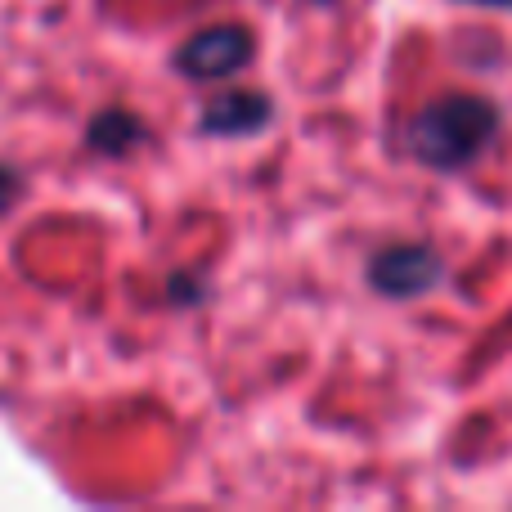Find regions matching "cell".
Masks as SVG:
<instances>
[{"label": "cell", "mask_w": 512, "mask_h": 512, "mask_svg": "<svg viewBox=\"0 0 512 512\" xmlns=\"http://www.w3.org/2000/svg\"><path fill=\"white\" fill-rule=\"evenodd\" d=\"M463 5H486V9H512V0H463Z\"/></svg>", "instance_id": "ba28073f"}, {"label": "cell", "mask_w": 512, "mask_h": 512, "mask_svg": "<svg viewBox=\"0 0 512 512\" xmlns=\"http://www.w3.org/2000/svg\"><path fill=\"white\" fill-rule=\"evenodd\" d=\"M324 5H333V0H324Z\"/></svg>", "instance_id": "9c48e42d"}, {"label": "cell", "mask_w": 512, "mask_h": 512, "mask_svg": "<svg viewBox=\"0 0 512 512\" xmlns=\"http://www.w3.org/2000/svg\"><path fill=\"white\" fill-rule=\"evenodd\" d=\"M499 131H504V113H499L495 99L441 95L418 108L405 140H409V153H414L423 167L459 171V167H472V162L499 140Z\"/></svg>", "instance_id": "6da1fadb"}, {"label": "cell", "mask_w": 512, "mask_h": 512, "mask_svg": "<svg viewBox=\"0 0 512 512\" xmlns=\"http://www.w3.org/2000/svg\"><path fill=\"white\" fill-rule=\"evenodd\" d=\"M144 126H140V117L135 113H126V108H104V113L90 122V131H86V140L95 144L99 153H113V158H122V153H131L135 144H144Z\"/></svg>", "instance_id": "5b68a950"}, {"label": "cell", "mask_w": 512, "mask_h": 512, "mask_svg": "<svg viewBox=\"0 0 512 512\" xmlns=\"http://www.w3.org/2000/svg\"><path fill=\"white\" fill-rule=\"evenodd\" d=\"M274 117V99L261 95V90H248V86H230L203 108V131L207 135H256L265 131Z\"/></svg>", "instance_id": "277c9868"}, {"label": "cell", "mask_w": 512, "mask_h": 512, "mask_svg": "<svg viewBox=\"0 0 512 512\" xmlns=\"http://www.w3.org/2000/svg\"><path fill=\"white\" fill-rule=\"evenodd\" d=\"M445 279V256L427 243H391V248L373 252L369 261V283L382 297L414 301L423 292H432Z\"/></svg>", "instance_id": "3957f363"}, {"label": "cell", "mask_w": 512, "mask_h": 512, "mask_svg": "<svg viewBox=\"0 0 512 512\" xmlns=\"http://www.w3.org/2000/svg\"><path fill=\"white\" fill-rule=\"evenodd\" d=\"M18 194H23V176L9 162H0V212H9L18 203Z\"/></svg>", "instance_id": "8992f818"}, {"label": "cell", "mask_w": 512, "mask_h": 512, "mask_svg": "<svg viewBox=\"0 0 512 512\" xmlns=\"http://www.w3.org/2000/svg\"><path fill=\"white\" fill-rule=\"evenodd\" d=\"M203 283L194 279V274H176V279H171V301H189V306H194V301H203Z\"/></svg>", "instance_id": "52a82bcc"}, {"label": "cell", "mask_w": 512, "mask_h": 512, "mask_svg": "<svg viewBox=\"0 0 512 512\" xmlns=\"http://www.w3.org/2000/svg\"><path fill=\"white\" fill-rule=\"evenodd\" d=\"M256 41L248 27L239 23H216L194 32L185 45L176 50V68L185 72L189 81H230L239 77L243 68L252 63Z\"/></svg>", "instance_id": "7a4b0ae2"}]
</instances>
